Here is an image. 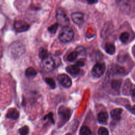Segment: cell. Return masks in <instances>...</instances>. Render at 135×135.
Returning <instances> with one entry per match:
<instances>
[{"label": "cell", "mask_w": 135, "mask_h": 135, "mask_svg": "<svg viewBox=\"0 0 135 135\" xmlns=\"http://www.w3.org/2000/svg\"><path fill=\"white\" fill-rule=\"evenodd\" d=\"M117 4L120 9L124 12H128L130 9V0H116Z\"/></svg>", "instance_id": "30bf717a"}, {"label": "cell", "mask_w": 135, "mask_h": 135, "mask_svg": "<svg viewBox=\"0 0 135 135\" xmlns=\"http://www.w3.org/2000/svg\"><path fill=\"white\" fill-rule=\"evenodd\" d=\"M45 81L51 89H55L56 88V83L52 78H45Z\"/></svg>", "instance_id": "ffe728a7"}, {"label": "cell", "mask_w": 135, "mask_h": 135, "mask_svg": "<svg viewBox=\"0 0 135 135\" xmlns=\"http://www.w3.org/2000/svg\"><path fill=\"white\" fill-rule=\"evenodd\" d=\"M57 80L64 88H70L72 85V81L70 77L65 74H60L57 76Z\"/></svg>", "instance_id": "ba28073f"}, {"label": "cell", "mask_w": 135, "mask_h": 135, "mask_svg": "<svg viewBox=\"0 0 135 135\" xmlns=\"http://www.w3.org/2000/svg\"><path fill=\"white\" fill-rule=\"evenodd\" d=\"M76 65H77L78 66L80 67V66H83L84 65V63L83 61H79L78 62H76Z\"/></svg>", "instance_id": "4dcf8cb0"}, {"label": "cell", "mask_w": 135, "mask_h": 135, "mask_svg": "<svg viewBox=\"0 0 135 135\" xmlns=\"http://www.w3.org/2000/svg\"><path fill=\"white\" fill-rule=\"evenodd\" d=\"M87 3L89 4H94L97 3L98 2V0H85Z\"/></svg>", "instance_id": "f546056e"}, {"label": "cell", "mask_w": 135, "mask_h": 135, "mask_svg": "<svg viewBox=\"0 0 135 135\" xmlns=\"http://www.w3.org/2000/svg\"><path fill=\"white\" fill-rule=\"evenodd\" d=\"M9 51L13 57H18L22 55L25 51V47L23 44L20 42H15L9 46Z\"/></svg>", "instance_id": "6da1fadb"}, {"label": "cell", "mask_w": 135, "mask_h": 135, "mask_svg": "<svg viewBox=\"0 0 135 135\" xmlns=\"http://www.w3.org/2000/svg\"><path fill=\"white\" fill-rule=\"evenodd\" d=\"M111 72L113 74H123L125 73V70L119 65H114L111 68Z\"/></svg>", "instance_id": "5bb4252c"}, {"label": "cell", "mask_w": 135, "mask_h": 135, "mask_svg": "<svg viewBox=\"0 0 135 135\" xmlns=\"http://www.w3.org/2000/svg\"><path fill=\"white\" fill-rule=\"evenodd\" d=\"M25 74L27 77H33L37 74V72L32 67H29L26 69Z\"/></svg>", "instance_id": "ac0fdd59"}, {"label": "cell", "mask_w": 135, "mask_h": 135, "mask_svg": "<svg viewBox=\"0 0 135 135\" xmlns=\"http://www.w3.org/2000/svg\"><path fill=\"white\" fill-rule=\"evenodd\" d=\"M121 83H122L121 80H119V79L113 80L111 82V86L113 89L116 91H118L119 90L121 87Z\"/></svg>", "instance_id": "e0dca14e"}, {"label": "cell", "mask_w": 135, "mask_h": 135, "mask_svg": "<svg viewBox=\"0 0 135 135\" xmlns=\"http://www.w3.org/2000/svg\"><path fill=\"white\" fill-rule=\"evenodd\" d=\"M30 27V25L27 22L23 21H16L14 24V28L15 30L18 33L27 31Z\"/></svg>", "instance_id": "52a82bcc"}, {"label": "cell", "mask_w": 135, "mask_h": 135, "mask_svg": "<svg viewBox=\"0 0 135 135\" xmlns=\"http://www.w3.org/2000/svg\"><path fill=\"white\" fill-rule=\"evenodd\" d=\"M98 121L101 123H105L108 119V114L107 112L102 111L100 112L97 117Z\"/></svg>", "instance_id": "9a60e30c"}, {"label": "cell", "mask_w": 135, "mask_h": 135, "mask_svg": "<svg viewBox=\"0 0 135 135\" xmlns=\"http://www.w3.org/2000/svg\"><path fill=\"white\" fill-rule=\"evenodd\" d=\"M129 37V34L127 32H124L122 33L120 36V40L122 43H126L127 42Z\"/></svg>", "instance_id": "7402d4cb"}, {"label": "cell", "mask_w": 135, "mask_h": 135, "mask_svg": "<svg viewBox=\"0 0 135 135\" xmlns=\"http://www.w3.org/2000/svg\"><path fill=\"white\" fill-rule=\"evenodd\" d=\"M41 68L45 71H51L55 68V62L53 57L49 54L45 58L42 59Z\"/></svg>", "instance_id": "5b68a950"}, {"label": "cell", "mask_w": 135, "mask_h": 135, "mask_svg": "<svg viewBox=\"0 0 135 135\" xmlns=\"http://www.w3.org/2000/svg\"><path fill=\"white\" fill-rule=\"evenodd\" d=\"M46 119H49L51 123H54V119L53 118V114H52V113H49L48 114L45 115L44 117V120H46Z\"/></svg>", "instance_id": "83f0119b"}, {"label": "cell", "mask_w": 135, "mask_h": 135, "mask_svg": "<svg viewBox=\"0 0 135 135\" xmlns=\"http://www.w3.org/2000/svg\"><path fill=\"white\" fill-rule=\"evenodd\" d=\"M29 132V128L27 126H24L19 129V133L22 135H25Z\"/></svg>", "instance_id": "d4e9b609"}, {"label": "cell", "mask_w": 135, "mask_h": 135, "mask_svg": "<svg viewBox=\"0 0 135 135\" xmlns=\"http://www.w3.org/2000/svg\"><path fill=\"white\" fill-rule=\"evenodd\" d=\"M57 113L60 119V124L59 126L61 127L64 125L70 119L71 112L69 108L61 105L59 108Z\"/></svg>", "instance_id": "7a4b0ae2"}, {"label": "cell", "mask_w": 135, "mask_h": 135, "mask_svg": "<svg viewBox=\"0 0 135 135\" xmlns=\"http://www.w3.org/2000/svg\"><path fill=\"white\" fill-rule=\"evenodd\" d=\"M20 116L19 111L15 108L9 109L6 113V118L12 120H16Z\"/></svg>", "instance_id": "8fae6325"}, {"label": "cell", "mask_w": 135, "mask_h": 135, "mask_svg": "<svg viewBox=\"0 0 135 135\" xmlns=\"http://www.w3.org/2000/svg\"><path fill=\"white\" fill-rule=\"evenodd\" d=\"M92 133L90 128L86 126L82 127L80 130V134L82 135H88Z\"/></svg>", "instance_id": "44dd1931"}, {"label": "cell", "mask_w": 135, "mask_h": 135, "mask_svg": "<svg viewBox=\"0 0 135 135\" xmlns=\"http://www.w3.org/2000/svg\"><path fill=\"white\" fill-rule=\"evenodd\" d=\"M59 24L58 23H55L54 24L52 25L51 26H50V27H49L47 28L48 31L52 34H55L56 32V31L57 30L58 26H59Z\"/></svg>", "instance_id": "603a6c76"}, {"label": "cell", "mask_w": 135, "mask_h": 135, "mask_svg": "<svg viewBox=\"0 0 135 135\" xmlns=\"http://www.w3.org/2000/svg\"><path fill=\"white\" fill-rule=\"evenodd\" d=\"M66 71L68 73L72 75H75L78 74L80 72V67L77 65H71L68 66L66 68Z\"/></svg>", "instance_id": "7c38bea8"}, {"label": "cell", "mask_w": 135, "mask_h": 135, "mask_svg": "<svg viewBox=\"0 0 135 135\" xmlns=\"http://www.w3.org/2000/svg\"><path fill=\"white\" fill-rule=\"evenodd\" d=\"M126 107L129 111H130V112H131L133 114H135V105H134L133 107H131L129 105H127L126 106Z\"/></svg>", "instance_id": "f1b7e54d"}, {"label": "cell", "mask_w": 135, "mask_h": 135, "mask_svg": "<svg viewBox=\"0 0 135 135\" xmlns=\"http://www.w3.org/2000/svg\"><path fill=\"white\" fill-rule=\"evenodd\" d=\"M74 36V32L72 29L68 26L63 27L62 30L60 33L59 38L60 41L63 43H68L70 42Z\"/></svg>", "instance_id": "3957f363"}, {"label": "cell", "mask_w": 135, "mask_h": 135, "mask_svg": "<svg viewBox=\"0 0 135 135\" xmlns=\"http://www.w3.org/2000/svg\"><path fill=\"white\" fill-rule=\"evenodd\" d=\"M98 134L100 135H108L109 134V132L105 128L101 127L98 130Z\"/></svg>", "instance_id": "484cf974"}, {"label": "cell", "mask_w": 135, "mask_h": 135, "mask_svg": "<svg viewBox=\"0 0 135 135\" xmlns=\"http://www.w3.org/2000/svg\"><path fill=\"white\" fill-rule=\"evenodd\" d=\"M122 112V109L116 108L112 110L110 112V115L111 118L113 120L115 121H119L121 119Z\"/></svg>", "instance_id": "4fadbf2b"}, {"label": "cell", "mask_w": 135, "mask_h": 135, "mask_svg": "<svg viewBox=\"0 0 135 135\" xmlns=\"http://www.w3.org/2000/svg\"><path fill=\"white\" fill-rule=\"evenodd\" d=\"M56 19L58 24L62 26H68L69 24V19L62 8H59L56 11Z\"/></svg>", "instance_id": "277c9868"}, {"label": "cell", "mask_w": 135, "mask_h": 135, "mask_svg": "<svg viewBox=\"0 0 135 135\" xmlns=\"http://www.w3.org/2000/svg\"><path fill=\"white\" fill-rule=\"evenodd\" d=\"M73 22L78 26H81L84 23V15L81 12H74L71 14Z\"/></svg>", "instance_id": "9c48e42d"}, {"label": "cell", "mask_w": 135, "mask_h": 135, "mask_svg": "<svg viewBox=\"0 0 135 135\" xmlns=\"http://www.w3.org/2000/svg\"><path fill=\"white\" fill-rule=\"evenodd\" d=\"M104 49L105 52L110 55L113 54L115 53V48L114 45L111 43L105 44L104 46Z\"/></svg>", "instance_id": "2e32d148"}, {"label": "cell", "mask_w": 135, "mask_h": 135, "mask_svg": "<svg viewBox=\"0 0 135 135\" xmlns=\"http://www.w3.org/2000/svg\"><path fill=\"white\" fill-rule=\"evenodd\" d=\"M105 70V65L104 63H97L93 67L91 74L95 78L101 76Z\"/></svg>", "instance_id": "8992f818"}, {"label": "cell", "mask_w": 135, "mask_h": 135, "mask_svg": "<svg viewBox=\"0 0 135 135\" xmlns=\"http://www.w3.org/2000/svg\"><path fill=\"white\" fill-rule=\"evenodd\" d=\"M130 93L131 94L132 98L135 100V84H132L130 88Z\"/></svg>", "instance_id": "4316f807"}, {"label": "cell", "mask_w": 135, "mask_h": 135, "mask_svg": "<svg viewBox=\"0 0 135 135\" xmlns=\"http://www.w3.org/2000/svg\"><path fill=\"white\" fill-rule=\"evenodd\" d=\"M78 55V53L76 51H73L68 55V56H67V60L70 62L73 61L77 57Z\"/></svg>", "instance_id": "cb8c5ba5"}, {"label": "cell", "mask_w": 135, "mask_h": 135, "mask_svg": "<svg viewBox=\"0 0 135 135\" xmlns=\"http://www.w3.org/2000/svg\"><path fill=\"white\" fill-rule=\"evenodd\" d=\"M49 55V53L46 49L41 47L38 51V56L41 59H43Z\"/></svg>", "instance_id": "d6986e66"}]
</instances>
